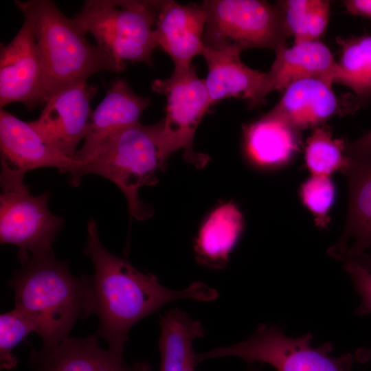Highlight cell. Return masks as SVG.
<instances>
[{
	"label": "cell",
	"mask_w": 371,
	"mask_h": 371,
	"mask_svg": "<svg viewBox=\"0 0 371 371\" xmlns=\"http://www.w3.org/2000/svg\"><path fill=\"white\" fill-rule=\"evenodd\" d=\"M87 234L84 253L94 267L93 312L99 319L95 335L117 355L123 356L131 328L165 304L181 298L208 302L218 297L214 289L201 282L181 291L162 286L155 276L138 271L124 258L109 252L100 240L93 218L87 223Z\"/></svg>",
	"instance_id": "cell-1"
},
{
	"label": "cell",
	"mask_w": 371,
	"mask_h": 371,
	"mask_svg": "<svg viewBox=\"0 0 371 371\" xmlns=\"http://www.w3.org/2000/svg\"><path fill=\"white\" fill-rule=\"evenodd\" d=\"M92 276H74L54 251L32 256L8 282L14 307L33 322L43 346L57 345L69 337L79 319L93 314Z\"/></svg>",
	"instance_id": "cell-2"
},
{
	"label": "cell",
	"mask_w": 371,
	"mask_h": 371,
	"mask_svg": "<svg viewBox=\"0 0 371 371\" xmlns=\"http://www.w3.org/2000/svg\"><path fill=\"white\" fill-rule=\"evenodd\" d=\"M14 3L34 32L44 67L46 101L59 90L87 81L93 74L103 71L119 73L126 69L97 45L89 43L84 30L54 1Z\"/></svg>",
	"instance_id": "cell-3"
},
{
	"label": "cell",
	"mask_w": 371,
	"mask_h": 371,
	"mask_svg": "<svg viewBox=\"0 0 371 371\" xmlns=\"http://www.w3.org/2000/svg\"><path fill=\"white\" fill-rule=\"evenodd\" d=\"M161 132V120L149 125L139 122L119 131L91 159L80 163L69 175L71 184L78 186L85 175L102 176L123 192L131 217L148 218L153 211L141 201L138 192L143 186L155 185L157 172L166 168Z\"/></svg>",
	"instance_id": "cell-4"
},
{
	"label": "cell",
	"mask_w": 371,
	"mask_h": 371,
	"mask_svg": "<svg viewBox=\"0 0 371 371\" xmlns=\"http://www.w3.org/2000/svg\"><path fill=\"white\" fill-rule=\"evenodd\" d=\"M161 1L88 0L74 18L119 63L151 66L154 30Z\"/></svg>",
	"instance_id": "cell-5"
},
{
	"label": "cell",
	"mask_w": 371,
	"mask_h": 371,
	"mask_svg": "<svg viewBox=\"0 0 371 371\" xmlns=\"http://www.w3.org/2000/svg\"><path fill=\"white\" fill-rule=\"evenodd\" d=\"M206 15L205 47L238 46L268 48L286 45L289 37L277 5L260 0H207L201 3Z\"/></svg>",
	"instance_id": "cell-6"
},
{
	"label": "cell",
	"mask_w": 371,
	"mask_h": 371,
	"mask_svg": "<svg viewBox=\"0 0 371 371\" xmlns=\"http://www.w3.org/2000/svg\"><path fill=\"white\" fill-rule=\"evenodd\" d=\"M312 338L311 334L289 337L276 326L260 325L245 341L196 354V362L233 356L249 363H268L277 371H350L354 361L352 355H330V344L313 348Z\"/></svg>",
	"instance_id": "cell-7"
},
{
	"label": "cell",
	"mask_w": 371,
	"mask_h": 371,
	"mask_svg": "<svg viewBox=\"0 0 371 371\" xmlns=\"http://www.w3.org/2000/svg\"><path fill=\"white\" fill-rule=\"evenodd\" d=\"M151 88L166 99V115L161 120L166 157L181 149L186 161L197 168L205 166L209 157L193 150L195 132L212 106L204 79L199 78L192 65L184 69H174L168 78L155 80Z\"/></svg>",
	"instance_id": "cell-8"
},
{
	"label": "cell",
	"mask_w": 371,
	"mask_h": 371,
	"mask_svg": "<svg viewBox=\"0 0 371 371\" xmlns=\"http://www.w3.org/2000/svg\"><path fill=\"white\" fill-rule=\"evenodd\" d=\"M48 199L47 192L32 195L25 183L1 189L0 242L18 248L21 266L32 256L53 251L64 220L50 212Z\"/></svg>",
	"instance_id": "cell-9"
},
{
	"label": "cell",
	"mask_w": 371,
	"mask_h": 371,
	"mask_svg": "<svg viewBox=\"0 0 371 371\" xmlns=\"http://www.w3.org/2000/svg\"><path fill=\"white\" fill-rule=\"evenodd\" d=\"M1 189L21 186L25 174L42 168H55L71 175L80 165L49 144L32 126L0 109Z\"/></svg>",
	"instance_id": "cell-10"
},
{
	"label": "cell",
	"mask_w": 371,
	"mask_h": 371,
	"mask_svg": "<svg viewBox=\"0 0 371 371\" xmlns=\"http://www.w3.org/2000/svg\"><path fill=\"white\" fill-rule=\"evenodd\" d=\"M43 60L29 21L14 38L0 49V106L14 102L28 109L45 103Z\"/></svg>",
	"instance_id": "cell-11"
},
{
	"label": "cell",
	"mask_w": 371,
	"mask_h": 371,
	"mask_svg": "<svg viewBox=\"0 0 371 371\" xmlns=\"http://www.w3.org/2000/svg\"><path fill=\"white\" fill-rule=\"evenodd\" d=\"M97 91L87 81L66 87L52 94L40 116L29 122L49 144L76 159L78 146L85 139L93 112L90 102Z\"/></svg>",
	"instance_id": "cell-12"
},
{
	"label": "cell",
	"mask_w": 371,
	"mask_h": 371,
	"mask_svg": "<svg viewBox=\"0 0 371 371\" xmlns=\"http://www.w3.org/2000/svg\"><path fill=\"white\" fill-rule=\"evenodd\" d=\"M243 51L238 46H204L201 55L207 66L204 82L212 105L225 98H238L255 107L265 102L271 92L267 73L245 65L240 60Z\"/></svg>",
	"instance_id": "cell-13"
},
{
	"label": "cell",
	"mask_w": 371,
	"mask_h": 371,
	"mask_svg": "<svg viewBox=\"0 0 371 371\" xmlns=\"http://www.w3.org/2000/svg\"><path fill=\"white\" fill-rule=\"evenodd\" d=\"M95 334L67 337L57 345L32 350L29 366L32 371H152L144 361L131 365L109 349L99 346Z\"/></svg>",
	"instance_id": "cell-14"
},
{
	"label": "cell",
	"mask_w": 371,
	"mask_h": 371,
	"mask_svg": "<svg viewBox=\"0 0 371 371\" xmlns=\"http://www.w3.org/2000/svg\"><path fill=\"white\" fill-rule=\"evenodd\" d=\"M206 19L201 3L161 1L154 38L156 47L172 59L174 69L189 67L193 58L201 54Z\"/></svg>",
	"instance_id": "cell-15"
},
{
	"label": "cell",
	"mask_w": 371,
	"mask_h": 371,
	"mask_svg": "<svg viewBox=\"0 0 371 371\" xmlns=\"http://www.w3.org/2000/svg\"><path fill=\"white\" fill-rule=\"evenodd\" d=\"M150 102L149 98L136 94L124 79L113 81L104 98L92 112L76 160L80 163L89 161L112 136L139 122Z\"/></svg>",
	"instance_id": "cell-16"
},
{
	"label": "cell",
	"mask_w": 371,
	"mask_h": 371,
	"mask_svg": "<svg viewBox=\"0 0 371 371\" xmlns=\"http://www.w3.org/2000/svg\"><path fill=\"white\" fill-rule=\"evenodd\" d=\"M344 175L349 190L345 227L328 253L348 261L357 258L371 246V155L350 157Z\"/></svg>",
	"instance_id": "cell-17"
},
{
	"label": "cell",
	"mask_w": 371,
	"mask_h": 371,
	"mask_svg": "<svg viewBox=\"0 0 371 371\" xmlns=\"http://www.w3.org/2000/svg\"><path fill=\"white\" fill-rule=\"evenodd\" d=\"M279 102L270 110L298 131L315 128L337 113H351L340 106L332 84L317 78H306L289 85Z\"/></svg>",
	"instance_id": "cell-18"
},
{
	"label": "cell",
	"mask_w": 371,
	"mask_h": 371,
	"mask_svg": "<svg viewBox=\"0 0 371 371\" xmlns=\"http://www.w3.org/2000/svg\"><path fill=\"white\" fill-rule=\"evenodd\" d=\"M301 131L271 111L243 128L248 159L263 169H278L291 162L299 151Z\"/></svg>",
	"instance_id": "cell-19"
},
{
	"label": "cell",
	"mask_w": 371,
	"mask_h": 371,
	"mask_svg": "<svg viewBox=\"0 0 371 371\" xmlns=\"http://www.w3.org/2000/svg\"><path fill=\"white\" fill-rule=\"evenodd\" d=\"M275 53V60L267 72L271 92H283L291 83L306 78L334 83L337 62L320 41L294 43L292 47L284 45Z\"/></svg>",
	"instance_id": "cell-20"
},
{
	"label": "cell",
	"mask_w": 371,
	"mask_h": 371,
	"mask_svg": "<svg viewBox=\"0 0 371 371\" xmlns=\"http://www.w3.org/2000/svg\"><path fill=\"white\" fill-rule=\"evenodd\" d=\"M243 227V214L234 203L215 207L203 222L195 239L197 262L212 269L225 268Z\"/></svg>",
	"instance_id": "cell-21"
},
{
	"label": "cell",
	"mask_w": 371,
	"mask_h": 371,
	"mask_svg": "<svg viewBox=\"0 0 371 371\" xmlns=\"http://www.w3.org/2000/svg\"><path fill=\"white\" fill-rule=\"evenodd\" d=\"M159 324L160 371H194L196 353L192 344L196 338L205 337L201 322L175 308L161 316Z\"/></svg>",
	"instance_id": "cell-22"
},
{
	"label": "cell",
	"mask_w": 371,
	"mask_h": 371,
	"mask_svg": "<svg viewBox=\"0 0 371 371\" xmlns=\"http://www.w3.org/2000/svg\"><path fill=\"white\" fill-rule=\"evenodd\" d=\"M337 42L341 55L334 82L351 89L363 105L371 99V35L339 38Z\"/></svg>",
	"instance_id": "cell-23"
},
{
	"label": "cell",
	"mask_w": 371,
	"mask_h": 371,
	"mask_svg": "<svg viewBox=\"0 0 371 371\" xmlns=\"http://www.w3.org/2000/svg\"><path fill=\"white\" fill-rule=\"evenodd\" d=\"M284 27L294 43L319 41L330 18V2L325 0L278 1Z\"/></svg>",
	"instance_id": "cell-24"
},
{
	"label": "cell",
	"mask_w": 371,
	"mask_h": 371,
	"mask_svg": "<svg viewBox=\"0 0 371 371\" xmlns=\"http://www.w3.org/2000/svg\"><path fill=\"white\" fill-rule=\"evenodd\" d=\"M348 144L344 139L333 138L328 126L313 128L304 154L306 166L312 175L330 176L337 171L344 174L350 163Z\"/></svg>",
	"instance_id": "cell-25"
},
{
	"label": "cell",
	"mask_w": 371,
	"mask_h": 371,
	"mask_svg": "<svg viewBox=\"0 0 371 371\" xmlns=\"http://www.w3.org/2000/svg\"><path fill=\"white\" fill-rule=\"evenodd\" d=\"M35 333V327L24 313L16 308L0 316V367L2 370L14 368L18 362L13 353L14 348L26 336Z\"/></svg>",
	"instance_id": "cell-26"
},
{
	"label": "cell",
	"mask_w": 371,
	"mask_h": 371,
	"mask_svg": "<svg viewBox=\"0 0 371 371\" xmlns=\"http://www.w3.org/2000/svg\"><path fill=\"white\" fill-rule=\"evenodd\" d=\"M300 195L315 217L316 225L322 228L326 227L335 197V188L330 176L312 175L302 184Z\"/></svg>",
	"instance_id": "cell-27"
},
{
	"label": "cell",
	"mask_w": 371,
	"mask_h": 371,
	"mask_svg": "<svg viewBox=\"0 0 371 371\" xmlns=\"http://www.w3.org/2000/svg\"><path fill=\"white\" fill-rule=\"evenodd\" d=\"M344 268L361 299L356 313L361 315L371 314V272L357 260L346 261Z\"/></svg>",
	"instance_id": "cell-28"
},
{
	"label": "cell",
	"mask_w": 371,
	"mask_h": 371,
	"mask_svg": "<svg viewBox=\"0 0 371 371\" xmlns=\"http://www.w3.org/2000/svg\"><path fill=\"white\" fill-rule=\"evenodd\" d=\"M348 153L351 157L371 155V130L348 144Z\"/></svg>",
	"instance_id": "cell-29"
},
{
	"label": "cell",
	"mask_w": 371,
	"mask_h": 371,
	"mask_svg": "<svg viewBox=\"0 0 371 371\" xmlns=\"http://www.w3.org/2000/svg\"><path fill=\"white\" fill-rule=\"evenodd\" d=\"M343 2L350 14L371 19V0H346Z\"/></svg>",
	"instance_id": "cell-30"
},
{
	"label": "cell",
	"mask_w": 371,
	"mask_h": 371,
	"mask_svg": "<svg viewBox=\"0 0 371 371\" xmlns=\"http://www.w3.org/2000/svg\"><path fill=\"white\" fill-rule=\"evenodd\" d=\"M356 359L361 363L371 361V347L359 349L356 352Z\"/></svg>",
	"instance_id": "cell-31"
},
{
	"label": "cell",
	"mask_w": 371,
	"mask_h": 371,
	"mask_svg": "<svg viewBox=\"0 0 371 371\" xmlns=\"http://www.w3.org/2000/svg\"><path fill=\"white\" fill-rule=\"evenodd\" d=\"M357 260L363 267L371 272V254H362Z\"/></svg>",
	"instance_id": "cell-32"
}]
</instances>
